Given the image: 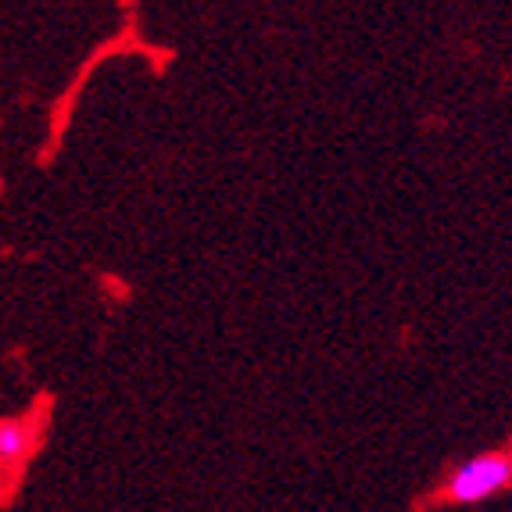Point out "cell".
I'll return each mask as SVG.
<instances>
[{
    "instance_id": "cell-2",
    "label": "cell",
    "mask_w": 512,
    "mask_h": 512,
    "mask_svg": "<svg viewBox=\"0 0 512 512\" xmlns=\"http://www.w3.org/2000/svg\"><path fill=\"white\" fill-rule=\"evenodd\" d=\"M22 444H26V434H22V427H18L15 419H8V423L0 427V455H4V462L18 459Z\"/></svg>"
},
{
    "instance_id": "cell-1",
    "label": "cell",
    "mask_w": 512,
    "mask_h": 512,
    "mask_svg": "<svg viewBox=\"0 0 512 512\" xmlns=\"http://www.w3.org/2000/svg\"><path fill=\"white\" fill-rule=\"evenodd\" d=\"M509 480H512V462L505 455H477V459L462 462L459 470L448 477V498L459 505H470L502 491Z\"/></svg>"
}]
</instances>
